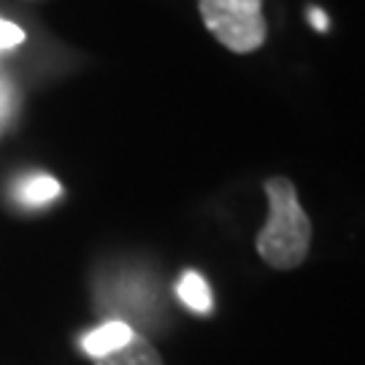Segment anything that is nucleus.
Listing matches in <instances>:
<instances>
[{
    "mask_svg": "<svg viewBox=\"0 0 365 365\" xmlns=\"http://www.w3.org/2000/svg\"><path fill=\"white\" fill-rule=\"evenodd\" d=\"M98 365H163V357L152 346V341L135 336L130 344H125L122 349H117L108 357H101Z\"/></svg>",
    "mask_w": 365,
    "mask_h": 365,
    "instance_id": "obj_4",
    "label": "nucleus"
},
{
    "mask_svg": "<svg viewBox=\"0 0 365 365\" xmlns=\"http://www.w3.org/2000/svg\"><path fill=\"white\" fill-rule=\"evenodd\" d=\"M197 11L206 30L230 52L249 54L265 43L262 0H197Z\"/></svg>",
    "mask_w": 365,
    "mask_h": 365,
    "instance_id": "obj_2",
    "label": "nucleus"
},
{
    "mask_svg": "<svg viewBox=\"0 0 365 365\" xmlns=\"http://www.w3.org/2000/svg\"><path fill=\"white\" fill-rule=\"evenodd\" d=\"M133 339H135V330H133L128 322L111 319V322H106V325L95 327L92 333H87L84 341H81V346H84V352L92 354L95 360H101V357H108V354H114L117 349H122V346L130 344Z\"/></svg>",
    "mask_w": 365,
    "mask_h": 365,
    "instance_id": "obj_3",
    "label": "nucleus"
},
{
    "mask_svg": "<svg viewBox=\"0 0 365 365\" xmlns=\"http://www.w3.org/2000/svg\"><path fill=\"white\" fill-rule=\"evenodd\" d=\"M268 222L257 233V255L276 271H292L303 265L312 249V220L300 206L295 184L287 176H271L265 182Z\"/></svg>",
    "mask_w": 365,
    "mask_h": 365,
    "instance_id": "obj_1",
    "label": "nucleus"
},
{
    "mask_svg": "<svg viewBox=\"0 0 365 365\" xmlns=\"http://www.w3.org/2000/svg\"><path fill=\"white\" fill-rule=\"evenodd\" d=\"M60 192H63L60 182L46 176V173H33L19 184V200L25 206H46L54 197H60Z\"/></svg>",
    "mask_w": 365,
    "mask_h": 365,
    "instance_id": "obj_6",
    "label": "nucleus"
},
{
    "mask_svg": "<svg viewBox=\"0 0 365 365\" xmlns=\"http://www.w3.org/2000/svg\"><path fill=\"white\" fill-rule=\"evenodd\" d=\"M306 22L317 30V33H327L330 30V14L325 9H319V6H309L306 9Z\"/></svg>",
    "mask_w": 365,
    "mask_h": 365,
    "instance_id": "obj_8",
    "label": "nucleus"
},
{
    "mask_svg": "<svg viewBox=\"0 0 365 365\" xmlns=\"http://www.w3.org/2000/svg\"><path fill=\"white\" fill-rule=\"evenodd\" d=\"M176 295L182 298V303L187 309H192L195 314H209L211 306H214V298H211V289L206 284V279L200 274H195V271H187L179 279Z\"/></svg>",
    "mask_w": 365,
    "mask_h": 365,
    "instance_id": "obj_5",
    "label": "nucleus"
},
{
    "mask_svg": "<svg viewBox=\"0 0 365 365\" xmlns=\"http://www.w3.org/2000/svg\"><path fill=\"white\" fill-rule=\"evenodd\" d=\"M19 43H25V30L19 25H14V22H9V19H0V52L14 49Z\"/></svg>",
    "mask_w": 365,
    "mask_h": 365,
    "instance_id": "obj_7",
    "label": "nucleus"
},
{
    "mask_svg": "<svg viewBox=\"0 0 365 365\" xmlns=\"http://www.w3.org/2000/svg\"><path fill=\"white\" fill-rule=\"evenodd\" d=\"M11 106H14V98H11V92L6 90V84L0 81V122L9 117V111H11Z\"/></svg>",
    "mask_w": 365,
    "mask_h": 365,
    "instance_id": "obj_9",
    "label": "nucleus"
}]
</instances>
